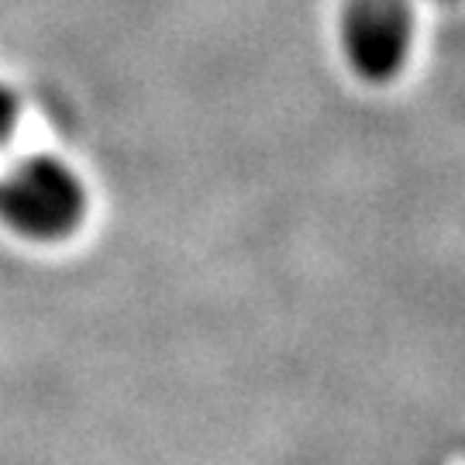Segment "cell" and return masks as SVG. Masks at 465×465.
I'll return each instance as SVG.
<instances>
[{
  "label": "cell",
  "instance_id": "1",
  "mask_svg": "<svg viewBox=\"0 0 465 465\" xmlns=\"http://www.w3.org/2000/svg\"><path fill=\"white\" fill-rule=\"evenodd\" d=\"M86 211V193L80 176L59 159L32 155L0 180V217L35 242L66 238Z\"/></svg>",
  "mask_w": 465,
  "mask_h": 465
},
{
  "label": "cell",
  "instance_id": "2",
  "mask_svg": "<svg viewBox=\"0 0 465 465\" xmlns=\"http://www.w3.org/2000/svg\"><path fill=\"white\" fill-rule=\"evenodd\" d=\"M414 42L411 0H345L341 7V49L349 66L369 80H393Z\"/></svg>",
  "mask_w": 465,
  "mask_h": 465
},
{
  "label": "cell",
  "instance_id": "3",
  "mask_svg": "<svg viewBox=\"0 0 465 465\" xmlns=\"http://www.w3.org/2000/svg\"><path fill=\"white\" fill-rule=\"evenodd\" d=\"M15 121H17V100H15V94H11L7 86L0 84V142L11 134Z\"/></svg>",
  "mask_w": 465,
  "mask_h": 465
}]
</instances>
